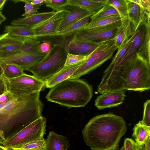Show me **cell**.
<instances>
[{"label":"cell","mask_w":150,"mask_h":150,"mask_svg":"<svg viewBox=\"0 0 150 150\" xmlns=\"http://www.w3.org/2000/svg\"><path fill=\"white\" fill-rule=\"evenodd\" d=\"M149 16L135 31L132 40L123 55L111 69L105 70L103 77L108 82L115 84L119 81L120 76L125 66L136 55L141 43L146 20Z\"/></svg>","instance_id":"7"},{"label":"cell","mask_w":150,"mask_h":150,"mask_svg":"<svg viewBox=\"0 0 150 150\" xmlns=\"http://www.w3.org/2000/svg\"><path fill=\"white\" fill-rule=\"evenodd\" d=\"M43 4L54 12L60 11L69 5L68 0H45Z\"/></svg>","instance_id":"34"},{"label":"cell","mask_w":150,"mask_h":150,"mask_svg":"<svg viewBox=\"0 0 150 150\" xmlns=\"http://www.w3.org/2000/svg\"><path fill=\"white\" fill-rule=\"evenodd\" d=\"M87 56H83L67 54L64 66L78 63L85 60Z\"/></svg>","instance_id":"36"},{"label":"cell","mask_w":150,"mask_h":150,"mask_svg":"<svg viewBox=\"0 0 150 150\" xmlns=\"http://www.w3.org/2000/svg\"><path fill=\"white\" fill-rule=\"evenodd\" d=\"M45 0H30L31 3L38 9L43 4Z\"/></svg>","instance_id":"43"},{"label":"cell","mask_w":150,"mask_h":150,"mask_svg":"<svg viewBox=\"0 0 150 150\" xmlns=\"http://www.w3.org/2000/svg\"><path fill=\"white\" fill-rule=\"evenodd\" d=\"M13 1H22L25 3L24 13L22 16L27 18L33 16L36 13L38 9L34 5H33L30 1V0Z\"/></svg>","instance_id":"35"},{"label":"cell","mask_w":150,"mask_h":150,"mask_svg":"<svg viewBox=\"0 0 150 150\" xmlns=\"http://www.w3.org/2000/svg\"><path fill=\"white\" fill-rule=\"evenodd\" d=\"M123 145L125 150H139L137 144L131 138H126L125 139Z\"/></svg>","instance_id":"38"},{"label":"cell","mask_w":150,"mask_h":150,"mask_svg":"<svg viewBox=\"0 0 150 150\" xmlns=\"http://www.w3.org/2000/svg\"><path fill=\"white\" fill-rule=\"evenodd\" d=\"M4 32L11 36L23 39L35 38L32 27L31 26L8 25L5 27Z\"/></svg>","instance_id":"26"},{"label":"cell","mask_w":150,"mask_h":150,"mask_svg":"<svg viewBox=\"0 0 150 150\" xmlns=\"http://www.w3.org/2000/svg\"><path fill=\"white\" fill-rule=\"evenodd\" d=\"M91 16V15L89 14L50 36H60L65 37L74 35L84 29L89 23Z\"/></svg>","instance_id":"25"},{"label":"cell","mask_w":150,"mask_h":150,"mask_svg":"<svg viewBox=\"0 0 150 150\" xmlns=\"http://www.w3.org/2000/svg\"><path fill=\"white\" fill-rule=\"evenodd\" d=\"M0 150H8L3 145H0Z\"/></svg>","instance_id":"48"},{"label":"cell","mask_w":150,"mask_h":150,"mask_svg":"<svg viewBox=\"0 0 150 150\" xmlns=\"http://www.w3.org/2000/svg\"><path fill=\"white\" fill-rule=\"evenodd\" d=\"M40 91L15 97L12 96L0 110V145L42 116L44 104Z\"/></svg>","instance_id":"1"},{"label":"cell","mask_w":150,"mask_h":150,"mask_svg":"<svg viewBox=\"0 0 150 150\" xmlns=\"http://www.w3.org/2000/svg\"><path fill=\"white\" fill-rule=\"evenodd\" d=\"M6 0H0V11L2 10Z\"/></svg>","instance_id":"47"},{"label":"cell","mask_w":150,"mask_h":150,"mask_svg":"<svg viewBox=\"0 0 150 150\" xmlns=\"http://www.w3.org/2000/svg\"><path fill=\"white\" fill-rule=\"evenodd\" d=\"M133 130L132 137L138 145L139 150H145V145L150 138V126L140 121L135 125Z\"/></svg>","instance_id":"20"},{"label":"cell","mask_w":150,"mask_h":150,"mask_svg":"<svg viewBox=\"0 0 150 150\" xmlns=\"http://www.w3.org/2000/svg\"><path fill=\"white\" fill-rule=\"evenodd\" d=\"M46 118L42 116L5 141L2 145L8 150L43 137L45 134Z\"/></svg>","instance_id":"8"},{"label":"cell","mask_w":150,"mask_h":150,"mask_svg":"<svg viewBox=\"0 0 150 150\" xmlns=\"http://www.w3.org/2000/svg\"><path fill=\"white\" fill-rule=\"evenodd\" d=\"M4 64L3 74L7 79L16 78L25 73L22 69L16 65L11 64Z\"/></svg>","instance_id":"32"},{"label":"cell","mask_w":150,"mask_h":150,"mask_svg":"<svg viewBox=\"0 0 150 150\" xmlns=\"http://www.w3.org/2000/svg\"><path fill=\"white\" fill-rule=\"evenodd\" d=\"M70 11L65 8L56 12L51 17L41 23L32 27L35 38L50 36L57 32L60 24Z\"/></svg>","instance_id":"12"},{"label":"cell","mask_w":150,"mask_h":150,"mask_svg":"<svg viewBox=\"0 0 150 150\" xmlns=\"http://www.w3.org/2000/svg\"><path fill=\"white\" fill-rule=\"evenodd\" d=\"M40 41L37 38H28L25 39L24 43L18 51L29 53H36L39 52L38 47Z\"/></svg>","instance_id":"30"},{"label":"cell","mask_w":150,"mask_h":150,"mask_svg":"<svg viewBox=\"0 0 150 150\" xmlns=\"http://www.w3.org/2000/svg\"><path fill=\"white\" fill-rule=\"evenodd\" d=\"M52 47L51 42L49 41H44L38 46V49L39 52L45 54L48 53Z\"/></svg>","instance_id":"39"},{"label":"cell","mask_w":150,"mask_h":150,"mask_svg":"<svg viewBox=\"0 0 150 150\" xmlns=\"http://www.w3.org/2000/svg\"><path fill=\"white\" fill-rule=\"evenodd\" d=\"M67 54L65 47L60 45H54L45 57L28 71L45 81L64 67Z\"/></svg>","instance_id":"5"},{"label":"cell","mask_w":150,"mask_h":150,"mask_svg":"<svg viewBox=\"0 0 150 150\" xmlns=\"http://www.w3.org/2000/svg\"><path fill=\"white\" fill-rule=\"evenodd\" d=\"M121 21L119 15H115L91 21L83 30H90L115 23Z\"/></svg>","instance_id":"27"},{"label":"cell","mask_w":150,"mask_h":150,"mask_svg":"<svg viewBox=\"0 0 150 150\" xmlns=\"http://www.w3.org/2000/svg\"><path fill=\"white\" fill-rule=\"evenodd\" d=\"M127 129L123 118L111 113L93 117L82 131L84 140L92 150H119Z\"/></svg>","instance_id":"2"},{"label":"cell","mask_w":150,"mask_h":150,"mask_svg":"<svg viewBox=\"0 0 150 150\" xmlns=\"http://www.w3.org/2000/svg\"><path fill=\"white\" fill-rule=\"evenodd\" d=\"M98 44L87 41L73 35L65 49L67 53L83 56H88L96 48Z\"/></svg>","instance_id":"14"},{"label":"cell","mask_w":150,"mask_h":150,"mask_svg":"<svg viewBox=\"0 0 150 150\" xmlns=\"http://www.w3.org/2000/svg\"><path fill=\"white\" fill-rule=\"evenodd\" d=\"M56 12L36 13L30 17L23 18H19L13 20L11 24L12 25L33 27L48 19L53 15Z\"/></svg>","instance_id":"21"},{"label":"cell","mask_w":150,"mask_h":150,"mask_svg":"<svg viewBox=\"0 0 150 150\" xmlns=\"http://www.w3.org/2000/svg\"><path fill=\"white\" fill-rule=\"evenodd\" d=\"M150 16L146 21L143 37L137 54L150 65Z\"/></svg>","instance_id":"23"},{"label":"cell","mask_w":150,"mask_h":150,"mask_svg":"<svg viewBox=\"0 0 150 150\" xmlns=\"http://www.w3.org/2000/svg\"><path fill=\"white\" fill-rule=\"evenodd\" d=\"M12 96L11 93L8 91L5 92L0 95V103H5Z\"/></svg>","instance_id":"42"},{"label":"cell","mask_w":150,"mask_h":150,"mask_svg":"<svg viewBox=\"0 0 150 150\" xmlns=\"http://www.w3.org/2000/svg\"><path fill=\"white\" fill-rule=\"evenodd\" d=\"M145 150H150V138L146 142L144 147Z\"/></svg>","instance_id":"44"},{"label":"cell","mask_w":150,"mask_h":150,"mask_svg":"<svg viewBox=\"0 0 150 150\" xmlns=\"http://www.w3.org/2000/svg\"><path fill=\"white\" fill-rule=\"evenodd\" d=\"M47 54L40 52L29 53L18 50L0 52V62L4 64L16 65L23 71H28L31 68L39 63Z\"/></svg>","instance_id":"10"},{"label":"cell","mask_w":150,"mask_h":150,"mask_svg":"<svg viewBox=\"0 0 150 150\" xmlns=\"http://www.w3.org/2000/svg\"><path fill=\"white\" fill-rule=\"evenodd\" d=\"M117 49L114 38L100 43L68 79H79L90 73L111 58Z\"/></svg>","instance_id":"6"},{"label":"cell","mask_w":150,"mask_h":150,"mask_svg":"<svg viewBox=\"0 0 150 150\" xmlns=\"http://www.w3.org/2000/svg\"><path fill=\"white\" fill-rule=\"evenodd\" d=\"M5 103H0V110L2 109V108L3 107L4 104Z\"/></svg>","instance_id":"49"},{"label":"cell","mask_w":150,"mask_h":150,"mask_svg":"<svg viewBox=\"0 0 150 150\" xmlns=\"http://www.w3.org/2000/svg\"><path fill=\"white\" fill-rule=\"evenodd\" d=\"M4 65L0 62V76L4 74Z\"/></svg>","instance_id":"46"},{"label":"cell","mask_w":150,"mask_h":150,"mask_svg":"<svg viewBox=\"0 0 150 150\" xmlns=\"http://www.w3.org/2000/svg\"><path fill=\"white\" fill-rule=\"evenodd\" d=\"M91 85L83 80H65L50 88L47 100L68 108L84 107L93 96Z\"/></svg>","instance_id":"3"},{"label":"cell","mask_w":150,"mask_h":150,"mask_svg":"<svg viewBox=\"0 0 150 150\" xmlns=\"http://www.w3.org/2000/svg\"><path fill=\"white\" fill-rule=\"evenodd\" d=\"M142 121L146 125L150 126V101L147 100L144 104L143 116Z\"/></svg>","instance_id":"37"},{"label":"cell","mask_w":150,"mask_h":150,"mask_svg":"<svg viewBox=\"0 0 150 150\" xmlns=\"http://www.w3.org/2000/svg\"><path fill=\"white\" fill-rule=\"evenodd\" d=\"M115 15H119L116 9L109 3L108 0H106L103 7L96 13L91 16V21Z\"/></svg>","instance_id":"28"},{"label":"cell","mask_w":150,"mask_h":150,"mask_svg":"<svg viewBox=\"0 0 150 150\" xmlns=\"http://www.w3.org/2000/svg\"><path fill=\"white\" fill-rule=\"evenodd\" d=\"M106 0H68L69 5L79 7L93 16L103 6Z\"/></svg>","instance_id":"24"},{"label":"cell","mask_w":150,"mask_h":150,"mask_svg":"<svg viewBox=\"0 0 150 150\" xmlns=\"http://www.w3.org/2000/svg\"><path fill=\"white\" fill-rule=\"evenodd\" d=\"M25 39L13 37L7 33L0 35V52H11L19 50Z\"/></svg>","instance_id":"19"},{"label":"cell","mask_w":150,"mask_h":150,"mask_svg":"<svg viewBox=\"0 0 150 150\" xmlns=\"http://www.w3.org/2000/svg\"><path fill=\"white\" fill-rule=\"evenodd\" d=\"M125 97L123 91L104 93L97 97L95 105L99 110L117 106L122 103Z\"/></svg>","instance_id":"13"},{"label":"cell","mask_w":150,"mask_h":150,"mask_svg":"<svg viewBox=\"0 0 150 150\" xmlns=\"http://www.w3.org/2000/svg\"><path fill=\"white\" fill-rule=\"evenodd\" d=\"M135 32L132 36L128 39L118 48L117 52L112 58L111 63L105 70H109L112 68L123 55L132 40Z\"/></svg>","instance_id":"31"},{"label":"cell","mask_w":150,"mask_h":150,"mask_svg":"<svg viewBox=\"0 0 150 150\" xmlns=\"http://www.w3.org/2000/svg\"><path fill=\"white\" fill-rule=\"evenodd\" d=\"M5 79L7 90L13 97H17L37 91L40 92L44 91L46 88L45 81L33 75L25 73L16 78Z\"/></svg>","instance_id":"9"},{"label":"cell","mask_w":150,"mask_h":150,"mask_svg":"<svg viewBox=\"0 0 150 150\" xmlns=\"http://www.w3.org/2000/svg\"><path fill=\"white\" fill-rule=\"evenodd\" d=\"M7 91L6 79L3 74L0 76V95Z\"/></svg>","instance_id":"41"},{"label":"cell","mask_w":150,"mask_h":150,"mask_svg":"<svg viewBox=\"0 0 150 150\" xmlns=\"http://www.w3.org/2000/svg\"><path fill=\"white\" fill-rule=\"evenodd\" d=\"M46 139L44 137L13 148L12 150H45Z\"/></svg>","instance_id":"29"},{"label":"cell","mask_w":150,"mask_h":150,"mask_svg":"<svg viewBox=\"0 0 150 150\" xmlns=\"http://www.w3.org/2000/svg\"><path fill=\"white\" fill-rule=\"evenodd\" d=\"M121 23V21L90 30H82L74 34V35L78 38L98 44L113 38Z\"/></svg>","instance_id":"11"},{"label":"cell","mask_w":150,"mask_h":150,"mask_svg":"<svg viewBox=\"0 0 150 150\" xmlns=\"http://www.w3.org/2000/svg\"><path fill=\"white\" fill-rule=\"evenodd\" d=\"M136 30L128 17L122 19L114 38L117 49L132 36Z\"/></svg>","instance_id":"17"},{"label":"cell","mask_w":150,"mask_h":150,"mask_svg":"<svg viewBox=\"0 0 150 150\" xmlns=\"http://www.w3.org/2000/svg\"><path fill=\"white\" fill-rule=\"evenodd\" d=\"M6 17L2 14V13L0 11V24L6 20Z\"/></svg>","instance_id":"45"},{"label":"cell","mask_w":150,"mask_h":150,"mask_svg":"<svg viewBox=\"0 0 150 150\" xmlns=\"http://www.w3.org/2000/svg\"><path fill=\"white\" fill-rule=\"evenodd\" d=\"M126 1L128 17L137 30L141 23L150 16V13H147L141 7L130 0Z\"/></svg>","instance_id":"16"},{"label":"cell","mask_w":150,"mask_h":150,"mask_svg":"<svg viewBox=\"0 0 150 150\" xmlns=\"http://www.w3.org/2000/svg\"><path fill=\"white\" fill-rule=\"evenodd\" d=\"M84 61L71 65L64 66L59 72L45 80L46 87L51 88L59 83L68 79Z\"/></svg>","instance_id":"15"},{"label":"cell","mask_w":150,"mask_h":150,"mask_svg":"<svg viewBox=\"0 0 150 150\" xmlns=\"http://www.w3.org/2000/svg\"><path fill=\"white\" fill-rule=\"evenodd\" d=\"M141 7L147 13H150V1L149 0H130Z\"/></svg>","instance_id":"40"},{"label":"cell","mask_w":150,"mask_h":150,"mask_svg":"<svg viewBox=\"0 0 150 150\" xmlns=\"http://www.w3.org/2000/svg\"><path fill=\"white\" fill-rule=\"evenodd\" d=\"M120 150H125L124 145H123Z\"/></svg>","instance_id":"50"},{"label":"cell","mask_w":150,"mask_h":150,"mask_svg":"<svg viewBox=\"0 0 150 150\" xmlns=\"http://www.w3.org/2000/svg\"><path fill=\"white\" fill-rule=\"evenodd\" d=\"M109 3L117 11L121 20L128 17L127 6L126 0H108Z\"/></svg>","instance_id":"33"},{"label":"cell","mask_w":150,"mask_h":150,"mask_svg":"<svg viewBox=\"0 0 150 150\" xmlns=\"http://www.w3.org/2000/svg\"><path fill=\"white\" fill-rule=\"evenodd\" d=\"M150 65L136 54L120 76V90L142 92L150 88Z\"/></svg>","instance_id":"4"},{"label":"cell","mask_w":150,"mask_h":150,"mask_svg":"<svg viewBox=\"0 0 150 150\" xmlns=\"http://www.w3.org/2000/svg\"><path fill=\"white\" fill-rule=\"evenodd\" d=\"M64 8L70 12L61 22L58 28L57 32L90 14L87 11L78 6L69 5Z\"/></svg>","instance_id":"18"},{"label":"cell","mask_w":150,"mask_h":150,"mask_svg":"<svg viewBox=\"0 0 150 150\" xmlns=\"http://www.w3.org/2000/svg\"><path fill=\"white\" fill-rule=\"evenodd\" d=\"M46 143L45 150H67L70 146L66 137L53 131L50 132L46 139Z\"/></svg>","instance_id":"22"}]
</instances>
